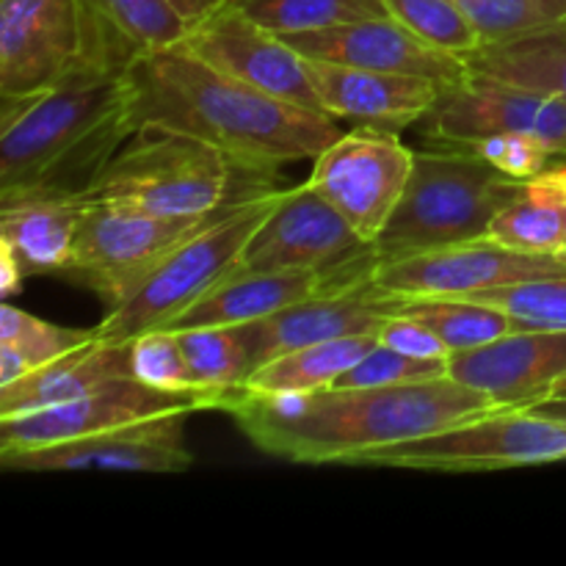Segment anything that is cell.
Returning <instances> with one entry per match:
<instances>
[{"instance_id":"1","label":"cell","mask_w":566,"mask_h":566,"mask_svg":"<svg viewBox=\"0 0 566 566\" xmlns=\"http://www.w3.org/2000/svg\"><path fill=\"white\" fill-rule=\"evenodd\" d=\"M490 396L453 376L396 387H324L260 396L241 387L224 412L254 448L296 464H359L387 446L495 412Z\"/></svg>"},{"instance_id":"2","label":"cell","mask_w":566,"mask_h":566,"mask_svg":"<svg viewBox=\"0 0 566 566\" xmlns=\"http://www.w3.org/2000/svg\"><path fill=\"white\" fill-rule=\"evenodd\" d=\"M138 119L175 127L243 160L282 169L313 160L343 136L337 119L265 94L193 53L186 42L130 66Z\"/></svg>"},{"instance_id":"3","label":"cell","mask_w":566,"mask_h":566,"mask_svg":"<svg viewBox=\"0 0 566 566\" xmlns=\"http://www.w3.org/2000/svg\"><path fill=\"white\" fill-rule=\"evenodd\" d=\"M138 127L136 83L127 66L88 72L0 108V205L88 197Z\"/></svg>"},{"instance_id":"4","label":"cell","mask_w":566,"mask_h":566,"mask_svg":"<svg viewBox=\"0 0 566 566\" xmlns=\"http://www.w3.org/2000/svg\"><path fill=\"white\" fill-rule=\"evenodd\" d=\"M280 169L252 164L191 133L144 122L119 149L88 199L133 205L160 216H213L274 191Z\"/></svg>"},{"instance_id":"5","label":"cell","mask_w":566,"mask_h":566,"mask_svg":"<svg viewBox=\"0 0 566 566\" xmlns=\"http://www.w3.org/2000/svg\"><path fill=\"white\" fill-rule=\"evenodd\" d=\"M523 182L497 171L470 147L434 144L420 149L407 191L374 243L376 254L392 260L486 238L497 210L517 197Z\"/></svg>"},{"instance_id":"6","label":"cell","mask_w":566,"mask_h":566,"mask_svg":"<svg viewBox=\"0 0 566 566\" xmlns=\"http://www.w3.org/2000/svg\"><path fill=\"white\" fill-rule=\"evenodd\" d=\"M282 191L285 188H274L235 202L202 230L182 238L116 307L105 310L97 324L99 337L130 343L144 332L169 329L205 293L238 271L249 241L276 208Z\"/></svg>"},{"instance_id":"7","label":"cell","mask_w":566,"mask_h":566,"mask_svg":"<svg viewBox=\"0 0 566 566\" xmlns=\"http://www.w3.org/2000/svg\"><path fill=\"white\" fill-rule=\"evenodd\" d=\"M119 66L92 0H0V108Z\"/></svg>"},{"instance_id":"8","label":"cell","mask_w":566,"mask_h":566,"mask_svg":"<svg viewBox=\"0 0 566 566\" xmlns=\"http://www.w3.org/2000/svg\"><path fill=\"white\" fill-rule=\"evenodd\" d=\"M566 420L536 409H495L429 437L387 446L365 457V468L481 473L525 464L564 462Z\"/></svg>"},{"instance_id":"9","label":"cell","mask_w":566,"mask_h":566,"mask_svg":"<svg viewBox=\"0 0 566 566\" xmlns=\"http://www.w3.org/2000/svg\"><path fill=\"white\" fill-rule=\"evenodd\" d=\"M219 213L160 216L133 205L88 199L72 258L59 276L92 291L103 302V310H111L153 271L166 252L191 232L202 230Z\"/></svg>"},{"instance_id":"10","label":"cell","mask_w":566,"mask_h":566,"mask_svg":"<svg viewBox=\"0 0 566 566\" xmlns=\"http://www.w3.org/2000/svg\"><path fill=\"white\" fill-rule=\"evenodd\" d=\"M412 166L415 153L398 130L357 125L315 155L307 182L374 247L407 191Z\"/></svg>"},{"instance_id":"11","label":"cell","mask_w":566,"mask_h":566,"mask_svg":"<svg viewBox=\"0 0 566 566\" xmlns=\"http://www.w3.org/2000/svg\"><path fill=\"white\" fill-rule=\"evenodd\" d=\"M420 125L429 142L453 147H473L497 133H531L542 138L556 158H566L564 99L473 72L442 88Z\"/></svg>"},{"instance_id":"12","label":"cell","mask_w":566,"mask_h":566,"mask_svg":"<svg viewBox=\"0 0 566 566\" xmlns=\"http://www.w3.org/2000/svg\"><path fill=\"white\" fill-rule=\"evenodd\" d=\"M227 401L230 396H219V392H169L144 385L136 376H125V379L108 381L77 401L0 420V448L53 446V442L75 440V437L97 434V431L119 429V426L177 412L193 415L202 409L224 412Z\"/></svg>"},{"instance_id":"13","label":"cell","mask_w":566,"mask_h":566,"mask_svg":"<svg viewBox=\"0 0 566 566\" xmlns=\"http://www.w3.org/2000/svg\"><path fill=\"white\" fill-rule=\"evenodd\" d=\"M186 418L177 412L53 446L0 448V468L9 473H186L193 468L191 451L182 442Z\"/></svg>"},{"instance_id":"14","label":"cell","mask_w":566,"mask_h":566,"mask_svg":"<svg viewBox=\"0 0 566 566\" xmlns=\"http://www.w3.org/2000/svg\"><path fill=\"white\" fill-rule=\"evenodd\" d=\"M551 274H566V260L556 254L514 252L490 238H475L431 252L379 260L374 280L401 298H468L492 287Z\"/></svg>"},{"instance_id":"15","label":"cell","mask_w":566,"mask_h":566,"mask_svg":"<svg viewBox=\"0 0 566 566\" xmlns=\"http://www.w3.org/2000/svg\"><path fill=\"white\" fill-rule=\"evenodd\" d=\"M208 64L265 94L326 114L318 103L307 61L280 33L269 31L232 3H221L197 20L182 39ZM329 116V114H326Z\"/></svg>"},{"instance_id":"16","label":"cell","mask_w":566,"mask_h":566,"mask_svg":"<svg viewBox=\"0 0 566 566\" xmlns=\"http://www.w3.org/2000/svg\"><path fill=\"white\" fill-rule=\"evenodd\" d=\"M401 296L376 285L374 274L354 285L335 287L321 296L298 302L269 318L235 324L247 343L252 374L280 354L310 343L352 335H379L381 326L401 313Z\"/></svg>"},{"instance_id":"17","label":"cell","mask_w":566,"mask_h":566,"mask_svg":"<svg viewBox=\"0 0 566 566\" xmlns=\"http://www.w3.org/2000/svg\"><path fill=\"white\" fill-rule=\"evenodd\" d=\"M374 249L310 182L285 188L243 252L238 271L329 269Z\"/></svg>"},{"instance_id":"18","label":"cell","mask_w":566,"mask_h":566,"mask_svg":"<svg viewBox=\"0 0 566 566\" xmlns=\"http://www.w3.org/2000/svg\"><path fill=\"white\" fill-rule=\"evenodd\" d=\"M379 265L376 249L329 265V269H287V271H232L213 291L205 293L191 310L180 315L169 329H197V326H235L269 318L298 302L321 296L335 287L354 285L370 276Z\"/></svg>"},{"instance_id":"19","label":"cell","mask_w":566,"mask_h":566,"mask_svg":"<svg viewBox=\"0 0 566 566\" xmlns=\"http://www.w3.org/2000/svg\"><path fill=\"white\" fill-rule=\"evenodd\" d=\"M282 39L307 59L426 77L440 86H453L468 77V61L423 42L418 33L390 14L365 17L321 31L291 33Z\"/></svg>"},{"instance_id":"20","label":"cell","mask_w":566,"mask_h":566,"mask_svg":"<svg viewBox=\"0 0 566 566\" xmlns=\"http://www.w3.org/2000/svg\"><path fill=\"white\" fill-rule=\"evenodd\" d=\"M448 376L484 392L501 409H531L566 379V332L520 329L457 352Z\"/></svg>"},{"instance_id":"21","label":"cell","mask_w":566,"mask_h":566,"mask_svg":"<svg viewBox=\"0 0 566 566\" xmlns=\"http://www.w3.org/2000/svg\"><path fill=\"white\" fill-rule=\"evenodd\" d=\"M318 103L332 119H348L357 125H376L398 130L420 125L434 108L446 86L426 77L396 75V72L363 70V66L335 64V61L307 59Z\"/></svg>"},{"instance_id":"22","label":"cell","mask_w":566,"mask_h":566,"mask_svg":"<svg viewBox=\"0 0 566 566\" xmlns=\"http://www.w3.org/2000/svg\"><path fill=\"white\" fill-rule=\"evenodd\" d=\"M130 352V343L97 337V340L42 365L33 374L0 387V420L77 401L108 381L133 376Z\"/></svg>"},{"instance_id":"23","label":"cell","mask_w":566,"mask_h":566,"mask_svg":"<svg viewBox=\"0 0 566 566\" xmlns=\"http://www.w3.org/2000/svg\"><path fill=\"white\" fill-rule=\"evenodd\" d=\"M88 197H31L0 205V247L22 274H61L70 263Z\"/></svg>"},{"instance_id":"24","label":"cell","mask_w":566,"mask_h":566,"mask_svg":"<svg viewBox=\"0 0 566 566\" xmlns=\"http://www.w3.org/2000/svg\"><path fill=\"white\" fill-rule=\"evenodd\" d=\"M486 238L525 254H556L566 247V164H551L523 182L492 219ZM564 260V258H562Z\"/></svg>"},{"instance_id":"25","label":"cell","mask_w":566,"mask_h":566,"mask_svg":"<svg viewBox=\"0 0 566 566\" xmlns=\"http://www.w3.org/2000/svg\"><path fill=\"white\" fill-rule=\"evenodd\" d=\"M468 72L517 83L566 103V17L468 55Z\"/></svg>"},{"instance_id":"26","label":"cell","mask_w":566,"mask_h":566,"mask_svg":"<svg viewBox=\"0 0 566 566\" xmlns=\"http://www.w3.org/2000/svg\"><path fill=\"white\" fill-rule=\"evenodd\" d=\"M376 343H379V335H352L310 343L260 365L243 387L260 396L324 390L335 385L352 365H357Z\"/></svg>"},{"instance_id":"27","label":"cell","mask_w":566,"mask_h":566,"mask_svg":"<svg viewBox=\"0 0 566 566\" xmlns=\"http://www.w3.org/2000/svg\"><path fill=\"white\" fill-rule=\"evenodd\" d=\"M99 332L94 329H70V326L50 324L36 315L17 310L14 304L3 302L0 310V387L33 374L42 365L97 340Z\"/></svg>"},{"instance_id":"28","label":"cell","mask_w":566,"mask_h":566,"mask_svg":"<svg viewBox=\"0 0 566 566\" xmlns=\"http://www.w3.org/2000/svg\"><path fill=\"white\" fill-rule=\"evenodd\" d=\"M92 6L108 28L125 66L142 55L182 42L191 31V22L171 0H92Z\"/></svg>"},{"instance_id":"29","label":"cell","mask_w":566,"mask_h":566,"mask_svg":"<svg viewBox=\"0 0 566 566\" xmlns=\"http://www.w3.org/2000/svg\"><path fill=\"white\" fill-rule=\"evenodd\" d=\"M401 315H409V318L429 326L453 354L486 346L497 337L525 329L512 315L492 307V304L479 302V298H403Z\"/></svg>"},{"instance_id":"30","label":"cell","mask_w":566,"mask_h":566,"mask_svg":"<svg viewBox=\"0 0 566 566\" xmlns=\"http://www.w3.org/2000/svg\"><path fill=\"white\" fill-rule=\"evenodd\" d=\"M175 332L180 335L182 352L199 387L232 396L247 385L252 363L238 326H197Z\"/></svg>"},{"instance_id":"31","label":"cell","mask_w":566,"mask_h":566,"mask_svg":"<svg viewBox=\"0 0 566 566\" xmlns=\"http://www.w3.org/2000/svg\"><path fill=\"white\" fill-rule=\"evenodd\" d=\"M280 36L390 14L385 0H227Z\"/></svg>"},{"instance_id":"32","label":"cell","mask_w":566,"mask_h":566,"mask_svg":"<svg viewBox=\"0 0 566 566\" xmlns=\"http://www.w3.org/2000/svg\"><path fill=\"white\" fill-rule=\"evenodd\" d=\"M468 298H479V302L503 310L525 329L566 332V274L536 276V280L481 291Z\"/></svg>"},{"instance_id":"33","label":"cell","mask_w":566,"mask_h":566,"mask_svg":"<svg viewBox=\"0 0 566 566\" xmlns=\"http://www.w3.org/2000/svg\"><path fill=\"white\" fill-rule=\"evenodd\" d=\"M385 3L390 17L446 53L468 59L481 48V36L457 0H385Z\"/></svg>"},{"instance_id":"34","label":"cell","mask_w":566,"mask_h":566,"mask_svg":"<svg viewBox=\"0 0 566 566\" xmlns=\"http://www.w3.org/2000/svg\"><path fill=\"white\" fill-rule=\"evenodd\" d=\"M484 44L545 28L566 17V0H457Z\"/></svg>"},{"instance_id":"35","label":"cell","mask_w":566,"mask_h":566,"mask_svg":"<svg viewBox=\"0 0 566 566\" xmlns=\"http://www.w3.org/2000/svg\"><path fill=\"white\" fill-rule=\"evenodd\" d=\"M130 365L138 381L169 392H213L197 385L175 329H153L130 340ZM224 396V392H219Z\"/></svg>"},{"instance_id":"36","label":"cell","mask_w":566,"mask_h":566,"mask_svg":"<svg viewBox=\"0 0 566 566\" xmlns=\"http://www.w3.org/2000/svg\"><path fill=\"white\" fill-rule=\"evenodd\" d=\"M448 376V359H418L376 343L357 365L346 370L332 387H396Z\"/></svg>"},{"instance_id":"37","label":"cell","mask_w":566,"mask_h":566,"mask_svg":"<svg viewBox=\"0 0 566 566\" xmlns=\"http://www.w3.org/2000/svg\"><path fill=\"white\" fill-rule=\"evenodd\" d=\"M484 160H490L497 171L512 180H531L542 175L553 164V149L542 138L531 133H497V136L481 138L473 147Z\"/></svg>"},{"instance_id":"38","label":"cell","mask_w":566,"mask_h":566,"mask_svg":"<svg viewBox=\"0 0 566 566\" xmlns=\"http://www.w3.org/2000/svg\"><path fill=\"white\" fill-rule=\"evenodd\" d=\"M379 343L396 348V352L409 354L418 359H451V348L434 335L426 324L398 313L396 318L387 321L379 329Z\"/></svg>"},{"instance_id":"39","label":"cell","mask_w":566,"mask_h":566,"mask_svg":"<svg viewBox=\"0 0 566 566\" xmlns=\"http://www.w3.org/2000/svg\"><path fill=\"white\" fill-rule=\"evenodd\" d=\"M22 280H25V274H22L14 254H11L9 249L0 247V293H3V298L14 296V293L22 287Z\"/></svg>"},{"instance_id":"40","label":"cell","mask_w":566,"mask_h":566,"mask_svg":"<svg viewBox=\"0 0 566 566\" xmlns=\"http://www.w3.org/2000/svg\"><path fill=\"white\" fill-rule=\"evenodd\" d=\"M171 3H175V9L180 11V14L193 25V22L202 20L205 14H210L213 9H219L224 0H171Z\"/></svg>"},{"instance_id":"41","label":"cell","mask_w":566,"mask_h":566,"mask_svg":"<svg viewBox=\"0 0 566 566\" xmlns=\"http://www.w3.org/2000/svg\"><path fill=\"white\" fill-rule=\"evenodd\" d=\"M531 409H536V412L542 415H551V418L566 420V398H547V401H539Z\"/></svg>"},{"instance_id":"42","label":"cell","mask_w":566,"mask_h":566,"mask_svg":"<svg viewBox=\"0 0 566 566\" xmlns=\"http://www.w3.org/2000/svg\"><path fill=\"white\" fill-rule=\"evenodd\" d=\"M551 398H566V379L562 381V385H558L556 387V392H553V396ZM545 401H547V398H545Z\"/></svg>"},{"instance_id":"43","label":"cell","mask_w":566,"mask_h":566,"mask_svg":"<svg viewBox=\"0 0 566 566\" xmlns=\"http://www.w3.org/2000/svg\"><path fill=\"white\" fill-rule=\"evenodd\" d=\"M562 258H564V260H566V247H564V254H562Z\"/></svg>"}]
</instances>
